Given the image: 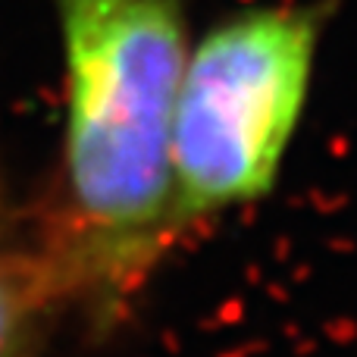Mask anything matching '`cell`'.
<instances>
[{"label":"cell","instance_id":"cell-1","mask_svg":"<svg viewBox=\"0 0 357 357\" xmlns=\"http://www.w3.org/2000/svg\"><path fill=\"white\" fill-rule=\"evenodd\" d=\"M63 63L56 191L44 220L94 323L126 301L173 248V113L185 0H50Z\"/></svg>","mask_w":357,"mask_h":357},{"label":"cell","instance_id":"cell-2","mask_svg":"<svg viewBox=\"0 0 357 357\" xmlns=\"http://www.w3.org/2000/svg\"><path fill=\"white\" fill-rule=\"evenodd\" d=\"M326 10L251 6L185 54L173 113V220H201L273 191L310 94Z\"/></svg>","mask_w":357,"mask_h":357},{"label":"cell","instance_id":"cell-3","mask_svg":"<svg viewBox=\"0 0 357 357\" xmlns=\"http://www.w3.org/2000/svg\"><path fill=\"white\" fill-rule=\"evenodd\" d=\"M69 310H79V291L44 210L0 195V357H38Z\"/></svg>","mask_w":357,"mask_h":357}]
</instances>
